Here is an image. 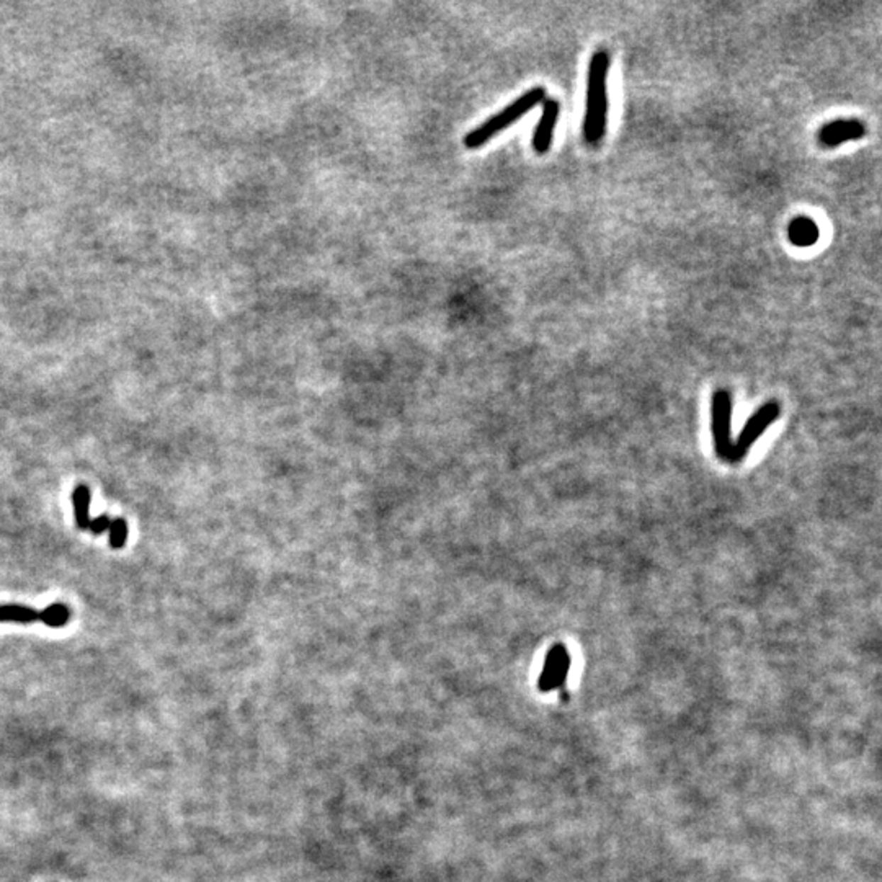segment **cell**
I'll return each mask as SVG.
<instances>
[{
    "instance_id": "cell-1",
    "label": "cell",
    "mask_w": 882,
    "mask_h": 882,
    "mask_svg": "<svg viewBox=\"0 0 882 882\" xmlns=\"http://www.w3.org/2000/svg\"><path fill=\"white\" fill-rule=\"evenodd\" d=\"M610 53L600 50L590 59L587 75V110L583 120V138L588 144L597 145L603 139L608 123V74Z\"/></svg>"
},
{
    "instance_id": "cell-2",
    "label": "cell",
    "mask_w": 882,
    "mask_h": 882,
    "mask_svg": "<svg viewBox=\"0 0 882 882\" xmlns=\"http://www.w3.org/2000/svg\"><path fill=\"white\" fill-rule=\"evenodd\" d=\"M544 100H546V90L543 89V87H534V89L527 90L522 97H518L515 101H512L510 105L503 108L502 111H499L494 116H490L489 120L484 121L475 129H473V131H469L466 136H464V145H466L468 149L483 148L487 140H490L492 138H495L497 134L502 133L503 129L512 126L513 123H517L519 118L527 115L528 111H531L533 108H536L538 105L543 104Z\"/></svg>"
},
{
    "instance_id": "cell-3",
    "label": "cell",
    "mask_w": 882,
    "mask_h": 882,
    "mask_svg": "<svg viewBox=\"0 0 882 882\" xmlns=\"http://www.w3.org/2000/svg\"><path fill=\"white\" fill-rule=\"evenodd\" d=\"M781 415V405L776 400H771V402H766L765 405L756 410V412L746 420V424L744 425L742 431L737 436V440L732 443V450H730L729 459L727 463L730 464H737L740 461H744V458L749 454V451L751 450V446L759 441V438L765 433L768 429H770L771 424H775L778 420V417Z\"/></svg>"
},
{
    "instance_id": "cell-4",
    "label": "cell",
    "mask_w": 882,
    "mask_h": 882,
    "mask_svg": "<svg viewBox=\"0 0 882 882\" xmlns=\"http://www.w3.org/2000/svg\"><path fill=\"white\" fill-rule=\"evenodd\" d=\"M711 430L714 451L727 463L732 450V396L727 389H717L711 400Z\"/></svg>"
},
{
    "instance_id": "cell-5",
    "label": "cell",
    "mask_w": 882,
    "mask_h": 882,
    "mask_svg": "<svg viewBox=\"0 0 882 882\" xmlns=\"http://www.w3.org/2000/svg\"><path fill=\"white\" fill-rule=\"evenodd\" d=\"M570 672V654L562 644H557L548 652L543 672L539 675L538 688L543 693L554 691L566 683Z\"/></svg>"
},
{
    "instance_id": "cell-6",
    "label": "cell",
    "mask_w": 882,
    "mask_h": 882,
    "mask_svg": "<svg viewBox=\"0 0 882 882\" xmlns=\"http://www.w3.org/2000/svg\"><path fill=\"white\" fill-rule=\"evenodd\" d=\"M866 134V126L859 120H835L827 123L819 131V143L824 148H838L848 140H858Z\"/></svg>"
},
{
    "instance_id": "cell-7",
    "label": "cell",
    "mask_w": 882,
    "mask_h": 882,
    "mask_svg": "<svg viewBox=\"0 0 882 882\" xmlns=\"http://www.w3.org/2000/svg\"><path fill=\"white\" fill-rule=\"evenodd\" d=\"M559 101L553 99H546L543 101V113H541V118L533 134V149L538 154H546L549 150L551 143H553L554 129L557 126V121H559Z\"/></svg>"
},
{
    "instance_id": "cell-8",
    "label": "cell",
    "mask_w": 882,
    "mask_h": 882,
    "mask_svg": "<svg viewBox=\"0 0 882 882\" xmlns=\"http://www.w3.org/2000/svg\"><path fill=\"white\" fill-rule=\"evenodd\" d=\"M788 237L793 246L805 248V247L814 246V243L819 241L820 229H819V226L815 224L814 219L805 218V216H799V218H794L791 223H789Z\"/></svg>"
},
{
    "instance_id": "cell-9",
    "label": "cell",
    "mask_w": 882,
    "mask_h": 882,
    "mask_svg": "<svg viewBox=\"0 0 882 882\" xmlns=\"http://www.w3.org/2000/svg\"><path fill=\"white\" fill-rule=\"evenodd\" d=\"M90 500H92V494L90 489L84 484L77 485L72 492V503H74V517H75V524H77L79 529H89V523H90Z\"/></svg>"
},
{
    "instance_id": "cell-10",
    "label": "cell",
    "mask_w": 882,
    "mask_h": 882,
    "mask_svg": "<svg viewBox=\"0 0 882 882\" xmlns=\"http://www.w3.org/2000/svg\"><path fill=\"white\" fill-rule=\"evenodd\" d=\"M38 619H40V613L36 610L30 608V606L17 603L0 605V623L30 624Z\"/></svg>"
},
{
    "instance_id": "cell-11",
    "label": "cell",
    "mask_w": 882,
    "mask_h": 882,
    "mask_svg": "<svg viewBox=\"0 0 882 882\" xmlns=\"http://www.w3.org/2000/svg\"><path fill=\"white\" fill-rule=\"evenodd\" d=\"M40 619L48 627H64L70 621V610L64 603H53L40 613Z\"/></svg>"
},
{
    "instance_id": "cell-12",
    "label": "cell",
    "mask_w": 882,
    "mask_h": 882,
    "mask_svg": "<svg viewBox=\"0 0 882 882\" xmlns=\"http://www.w3.org/2000/svg\"><path fill=\"white\" fill-rule=\"evenodd\" d=\"M108 534H110V536H108V543H110L113 549L124 548V544H126V541H128L126 519H123V518L113 519L110 528H108Z\"/></svg>"
},
{
    "instance_id": "cell-13",
    "label": "cell",
    "mask_w": 882,
    "mask_h": 882,
    "mask_svg": "<svg viewBox=\"0 0 882 882\" xmlns=\"http://www.w3.org/2000/svg\"><path fill=\"white\" fill-rule=\"evenodd\" d=\"M110 524H111V519L110 518H108L106 515H100V517H97L94 519H90L89 529L94 534H101V533L108 531Z\"/></svg>"
}]
</instances>
